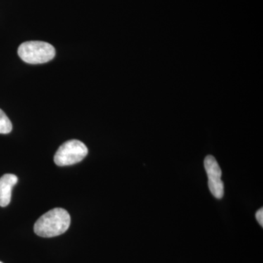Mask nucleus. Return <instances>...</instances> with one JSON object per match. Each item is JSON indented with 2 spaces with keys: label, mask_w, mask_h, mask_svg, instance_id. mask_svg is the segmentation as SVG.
<instances>
[{
  "label": "nucleus",
  "mask_w": 263,
  "mask_h": 263,
  "mask_svg": "<svg viewBox=\"0 0 263 263\" xmlns=\"http://www.w3.org/2000/svg\"><path fill=\"white\" fill-rule=\"evenodd\" d=\"M204 166L209 178L208 185L211 193L216 199L222 198L224 185L221 180V171L217 161L213 156H207L204 160Z\"/></svg>",
  "instance_id": "4"
},
{
  "label": "nucleus",
  "mask_w": 263,
  "mask_h": 263,
  "mask_svg": "<svg viewBox=\"0 0 263 263\" xmlns=\"http://www.w3.org/2000/svg\"><path fill=\"white\" fill-rule=\"evenodd\" d=\"M70 216L60 208L52 209L41 216L34 226L35 234L43 238H52L65 233L70 226Z\"/></svg>",
  "instance_id": "1"
},
{
  "label": "nucleus",
  "mask_w": 263,
  "mask_h": 263,
  "mask_svg": "<svg viewBox=\"0 0 263 263\" xmlns=\"http://www.w3.org/2000/svg\"><path fill=\"white\" fill-rule=\"evenodd\" d=\"M87 147L79 140H70L60 146L54 155L57 165H72L81 162L88 155Z\"/></svg>",
  "instance_id": "3"
},
{
  "label": "nucleus",
  "mask_w": 263,
  "mask_h": 263,
  "mask_svg": "<svg viewBox=\"0 0 263 263\" xmlns=\"http://www.w3.org/2000/svg\"><path fill=\"white\" fill-rule=\"evenodd\" d=\"M13 129L9 118L0 109V134H8Z\"/></svg>",
  "instance_id": "6"
},
{
  "label": "nucleus",
  "mask_w": 263,
  "mask_h": 263,
  "mask_svg": "<svg viewBox=\"0 0 263 263\" xmlns=\"http://www.w3.org/2000/svg\"><path fill=\"white\" fill-rule=\"evenodd\" d=\"M256 219H257V221H258L259 224H260L261 226H263V209H259V210L257 211V212L256 213Z\"/></svg>",
  "instance_id": "7"
},
{
  "label": "nucleus",
  "mask_w": 263,
  "mask_h": 263,
  "mask_svg": "<svg viewBox=\"0 0 263 263\" xmlns=\"http://www.w3.org/2000/svg\"><path fill=\"white\" fill-rule=\"evenodd\" d=\"M19 57L32 65L46 63L56 55V50L50 43L43 41H27L19 46Z\"/></svg>",
  "instance_id": "2"
},
{
  "label": "nucleus",
  "mask_w": 263,
  "mask_h": 263,
  "mask_svg": "<svg viewBox=\"0 0 263 263\" xmlns=\"http://www.w3.org/2000/svg\"><path fill=\"white\" fill-rule=\"evenodd\" d=\"M18 180V177L13 174H5L0 178V206L6 207L9 205L12 190Z\"/></svg>",
  "instance_id": "5"
},
{
  "label": "nucleus",
  "mask_w": 263,
  "mask_h": 263,
  "mask_svg": "<svg viewBox=\"0 0 263 263\" xmlns=\"http://www.w3.org/2000/svg\"><path fill=\"white\" fill-rule=\"evenodd\" d=\"M0 263H3V262H2L1 261H0Z\"/></svg>",
  "instance_id": "8"
}]
</instances>
